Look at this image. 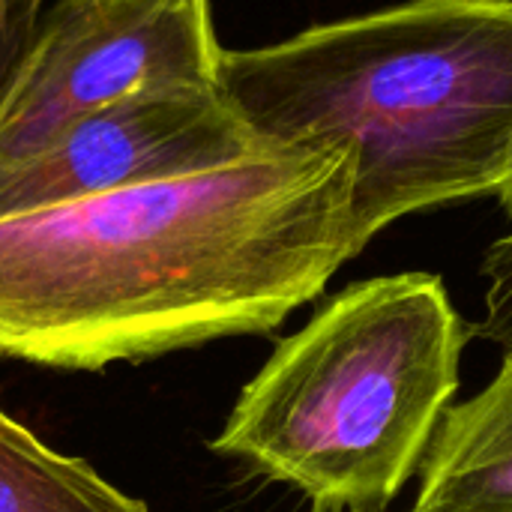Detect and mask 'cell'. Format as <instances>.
<instances>
[{
  "instance_id": "cell-1",
  "label": "cell",
  "mask_w": 512,
  "mask_h": 512,
  "mask_svg": "<svg viewBox=\"0 0 512 512\" xmlns=\"http://www.w3.org/2000/svg\"><path fill=\"white\" fill-rule=\"evenodd\" d=\"M354 156L267 144L201 174L0 219V357L99 372L276 330L351 261Z\"/></svg>"
},
{
  "instance_id": "cell-2",
  "label": "cell",
  "mask_w": 512,
  "mask_h": 512,
  "mask_svg": "<svg viewBox=\"0 0 512 512\" xmlns=\"http://www.w3.org/2000/svg\"><path fill=\"white\" fill-rule=\"evenodd\" d=\"M255 135L354 156L357 252L390 222L498 189L512 141V0H408L222 51Z\"/></svg>"
},
{
  "instance_id": "cell-3",
  "label": "cell",
  "mask_w": 512,
  "mask_h": 512,
  "mask_svg": "<svg viewBox=\"0 0 512 512\" xmlns=\"http://www.w3.org/2000/svg\"><path fill=\"white\" fill-rule=\"evenodd\" d=\"M465 342L438 276L357 282L276 345L213 450L300 489L318 510L381 512L423 465Z\"/></svg>"
},
{
  "instance_id": "cell-4",
  "label": "cell",
  "mask_w": 512,
  "mask_h": 512,
  "mask_svg": "<svg viewBox=\"0 0 512 512\" xmlns=\"http://www.w3.org/2000/svg\"><path fill=\"white\" fill-rule=\"evenodd\" d=\"M222 51L210 0H48L0 102V168L114 102L219 87Z\"/></svg>"
},
{
  "instance_id": "cell-5",
  "label": "cell",
  "mask_w": 512,
  "mask_h": 512,
  "mask_svg": "<svg viewBox=\"0 0 512 512\" xmlns=\"http://www.w3.org/2000/svg\"><path fill=\"white\" fill-rule=\"evenodd\" d=\"M267 144L219 87L141 93L78 117L36 156L0 168V219L201 174Z\"/></svg>"
},
{
  "instance_id": "cell-6",
  "label": "cell",
  "mask_w": 512,
  "mask_h": 512,
  "mask_svg": "<svg viewBox=\"0 0 512 512\" xmlns=\"http://www.w3.org/2000/svg\"><path fill=\"white\" fill-rule=\"evenodd\" d=\"M411 512H512V354L483 393L447 408Z\"/></svg>"
},
{
  "instance_id": "cell-7",
  "label": "cell",
  "mask_w": 512,
  "mask_h": 512,
  "mask_svg": "<svg viewBox=\"0 0 512 512\" xmlns=\"http://www.w3.org/2000/svg\"><path fill=\"white\" fill-rule=\"evenodd\" d=\"M0 512H147L87 462L45 447L0 408Z\"/></svg>"
},
{
  "instance_id": "cell-8",
  "label": "cell",
  "mask_w": 512,
  "mask_h": 512,
  "mask_svg": "<svg viewBox=\"0 0 512 512\" xmlns=\"http://www.w3.org/2000/svg\"><path fill=\"white\" fill-rule=\"evenodd\" d=\"M486 276V312L477 336L512 351V231L492 243L483 261Z\"/></svg>"
},
{
  "instance_id": "cell-9",
  "label": "cell",
  "mask_w": 512,
  "mask_h": 512,
  "mask_svg": "<svg viewBox=\"0 0 512 512\" xmlns=\"http://www.w3.org/2000/svg\"><path fill=\"white\" fill-rule=\"evenodd\" d=\"M48 0H0V102L27 54Z\"/></svg>"
},
{
  "instance_id": "cell-10",
  "label": "cell",
  "mask_w": 512,
  "mask_h": 512,
  "mask_svg": "<svg viewBox=\"0 0 512 512\" xmlns=\"http://www.w3.org/2000/svg\"><path fill=\"white\" fill-rule=\"evenodd\" d=\"M495 195H498L501 207H504V210H507V213L512 216V141H510V147H507V159H504V174H501V183H498Z\"/></svg>"
}]
</instances>
